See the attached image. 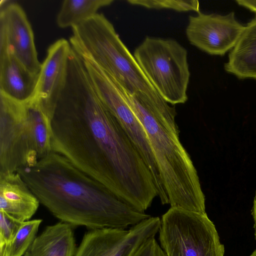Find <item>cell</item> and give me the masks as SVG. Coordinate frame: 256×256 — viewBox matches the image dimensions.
Masks as SVG:
<instances>
[{
  "label": "cell",
  "instance_id": "obj_1",
  "mask_svg": "<svg viewBox=\"0 0 256 256\" xmlns=\"http://www.w3.org/2000/svg\"><path fill=\"white\" fill-rule=\"evenodd\" d=\"M49 118L52 152L137 210L150 206L158 196L151 173L98 97L82 58L72 48L66 85Z\"/></svg>",
  "mask_w": 256,
  "mask_h": 256
},
{
  "label": "cell",
  "instance_id": "obj_2",
  "mask_svg": "<svg viewBox=\"0 0 256 256\" xmlns=\"http://www.w3.org/2000/svg\"><path fill=\"white\" fill-rule=\"evenodd\" d=\"M16 172L54 216L73 226L126 229L151 216L54 152Z\"/></svg>",
  "mask_w": 256,
  "mask_h": 256
},
{
  "label": "cell",
  "instance_id": "obj_3",
  "mask_svg": "<svg viewBox=\"0 0 256 256\" xmlns=\"http://www.w3.org/2000/svg\"><path fill=\"white\" fill-rule=\"evenodd\" d=\"M122 90L144 130L170 207L205 212V196L196 170L180 140L175 106L164 98Z\"/></svg>",
  "mask_w": 256,
  "mask_h": 256
},
{
  "label": "cell",
  "instance_id": "obj_4",
  "mask_svg": "<svg viewBox=\"0 0 256 256\" xmlns=\"http://www.w3.org/2000/svg\"><path fill=\"white\" fill-rule=\"evenodd\" d=\"M72 28L69 40L72 48L80 58L98 66L126 92H142L154 99L163 98L103 14L98 13Z\"/></svg>",
  "mask_w": 256,
  "mask_h": 256
},
{
  "label": "cell",
  "instance_id": "obj_5",
  "mask_svg": "<svg viewBox=\"0 0 256 256\" xmlns=\"http://www.w3.org/2000/svg\"><path fill=\"white\" fill-rule=\"evenodd\" d=\"M52 152L50 120L40 106L0 94V172L32 166Z\"/></svg>",
  "mask_w": 256,
  "mask_h": 256
},
{
  "label": "cell",
  "instance_id": "obj_6",
  "mask_svg": "<svg viewBox=\"0 0 256 256\" xmlns=\"http://www.w3.org/2000/svg\"><path fill=\"white\" fill-rule=\"evenodd\" d=\"M134 56L148 80L168 103L188 100L190 78L186 50L177 41L147 36Z\"/></svg>",
  "mask_w": 256,
  "mask_h": 256
},
{
  "label": "cell",
  "instance_id": "obj_7",
  "mask_svg": "<svg viewBox=\"0 0 256 256\" xmlns=\"http://www.w3.org/2000/svg\"><path fill=\"white\" fill-rule=\"evenodd\" d=\"M158 233L166 256H224V246L206 212L170 207L162 216Z\"/></svg>",
  "mask_w": 256,
  "mask_h": 256
},
{
  "label": "cell",
  "instance_id": "obj_8",
  "mask_svg": "<svg viewBox=\"0 0 256 256\" xmlns=\"http://www.w3.org/2000/svg\"><path fill=\"white\" fill-rule=\"evenodd\" d=\"M160 220L150 216L130 229L88 230L74 256H134L140 246L158 232Z\"/></svg>",
  "mask_w": 256,
  "mask_h": 256
},
{
  "label": "cell",
  "instance_id": "obj_9",
  "mask_svg": "<svg viewBox=\"0 0 256 256\" xmlns=\"http://www.w3.org/2000/svg\"><path fill=\"white\" fill-rule=\"evenodd\" d=\"M94 88L100 100L116 118L136 148L151 173L157 190H162L163 183L146 132L126 102L122 88L108 76L97 79Z\"/></svg>",
  "mask_w": 256,
  "mask_h": 256
},
{
  "label": "cell",
  "instance_id": "obj_10",
  "mask_svg": "<svg viewBox=\"0 0 256 256\" xmlns=\"http://www.w3.org/2000/svg\"><path fill=\"white\" fill-rule=\"evenodd\" d=\"M244 26L236 18L234 12L222 15L200 12L190 16L186 38L192 45L214 56H224L235 46Z\"/></svg>",
  "mask_w": 256,
  "mask_h": 256
},
{
  "label": "cell",
  "instance_id": "obj_11",
  "mask_svg": "<svg viewBox=\"0 0 256 256\" xmlns=\"http://www.w3.org/2000/svg\"><path fill=\"white\" fill-rule=\"evenodd\" d=\"M16 58L28 70L38 74V60L34 35L26 12L18 4L2 0L0 6V53Z\"/></svg>",
  "mask_w": 256,
  "mask_h": 256
},
{
  "label": "cell",
  "instance_id": "obj_12",
  "mask_svg": "<svg viewBox=\"0 0 256 256\" xmlns=\"http://www.w3.org/2000/svg\"><path fill=\"white\" fill-rule=\"evenodd\" d=\"M72 49L69 42L60 38L48 48L42 63L34 99L48 117L66 85Z\"/></svg>",
  "mask_w": 256,
  "mask_h": 256
},
{
  "label": "cell",
  "instance_id": "obj_13",
  "mask_svg": "<svg viewBox=\"0 0 256 256\" xmlns=\"http://www.w3.org/2000/svg\"><path fill=\"white\" fill-rule=\"evenodd\" d=\"M40 201L16 172H0V212L23 222L37 211Z\"/></svg>",
  "mask_w": 256,
  "mask_h": 256
},
{
  "label": "cell",
  "instance_id": "obj_14",
  "mask_svg": "<svg viewBox=\"0 0 256 256\" xmlns=\"http://www.w3.org/2000/svg\"><path fill=\"white\" fill-rule=\"evenodd\" d=\"M38 76L12 54L0 53V94L20 102L30 101L34 98Z\"/></svg>",
  "mask_w": 256,
  "mask_h": 256
},
{
  "label": "cell",
  "instance_id": "obj_15",
  "mask_svg": "<svg viewBox=\"0 0 256 256\" xmlns=\"http://www.w3.org/2000/svg\"><path fill=\"white\" fill-rule=\"evenodd\" d=\"M74 227L62 222L46 226L24 256H74L77 248Z\"/></svg>",
  "mask_w": 256,
  "mask_h": 256
},
{
  "label": "cell",
  "instance_id": "obj_16",
  "mask_svg": "<svg viewBox=\"0 0 256 256\" xmlns=\"http://www.w3.org/2000/svg\"><path fill=\"white\" fill-rule=\"evenodd\" d=\"M224 68L239 79L256 80V16L244 26Z\"/></svg>",
  "mask_w": 256,
  "mask_h": 256
},
{
  "label": "cell",
  "instance_id": "obj_17",
  "mask_svg": "<svg viewBox=\"0 0 256 256\" xmlns=\"http://www.w3.org/2000/svg\"><path fill=\"white\" fill-rule=\"evenodd\" d=\"M113 2V0H64L56 16L57 25L62 28H72L90 18L100 8Z\"/></svg>",
  "mask_w": 256,
  "mask_h": 256
},
{
  "label": "cell",
  "instance_id": "obj_18",
  "mask_svg": "<svg viewBox=\"0 0 256 256\" xmlns=\"http://www.w3.org/2000/svg\"><path fill=\"white\" fill-rule=\"evenodd\" d=\"M42 221L34 219L22 222L6 256H24L36 237Z\"/></svg>",
  "mask_w": 256,
  "mask_h": 256
},
{
  "label": "cell",
  "instance_id": "obj_19",
  "mask_svg": "<svg viewBox=\"0 0 256 256\" xmlns=\"http://www.w3.org/2000/svg\"><path fill=\"white\" fill-rule=\"evenodd\" d=\"M133 5L153 9H171L178 12H200L199 2L196 0H128Z\"/></svg>",
  "mask_w": 256,
  "mask_h": 256
},
{
  "label": "cell",
  "instance_id": "obj_20",
  "mask_svg": "<svg viewBox=\"0 0 256 256\" xmlns=\"http://www.w3.org/2000/svg\"><path fill=\"white\" fill-rule=\"evenodd\" d=\"M22 223L0 212V256H6Z\"/></svg>",
  "mask_w": 256,
  "mask_h": 256
},
{
  "label": "cell",
  "instance_id": "obj_21",
  "mask_svg": "<svg viewBox=\"0 0 256 256\" xmlns=\"http://www.w3.org/2000/svg\"><path fill=\"white\" fill-rule=\"evenodd\" d=\"M134 256H166V254L156 241L155 236H153L140 246Z\"/></svg>",
  "mask_w": 256,
  "mask_h": 256
},
{
  "label": "cell",
  "instance_id": "obj_22",
  "mask_svg": "<svg viewBox=\"0 0 256 256\" xmlns=\"http://www.w3.org/2000/svg\"><path fill=\"white\" fill-rule=\"evenodd\" d=\"M236 2L240 6L244 7L256 15V0H236Z\"/></svg>",
  "mask_w": 256,
  "mask_h": 256
},
{
  "label": "cell",
  "instance_id": "obj_23",
  "mask_svg": "<svg viewBox=\"0 0 256 256\" xmlns=\"http://www.w3.org/2000/svg\"><path fill=\"white\" fill-rule=\"evenodd\" d=\"M252 212V214L254 220V235L256 239V192L254 197L253 207Z\"/></svg>",
  "mask_w": 256,
  "mask_h": 256
},
{
  "label": "cell",
  "instance_id": "obj_24",
  "mask_svg": "<svg viewBox=\"0 0 256 256\" xmlns=\"http://www.w3.org/2000/svg\"><path fill=\"white\" fill-rule=\"evenodd\" d=\"M250 256H256V250Z\"/></svg>",
  "mask_w": 256,
  "mask_h": 256
}]
</instances>
